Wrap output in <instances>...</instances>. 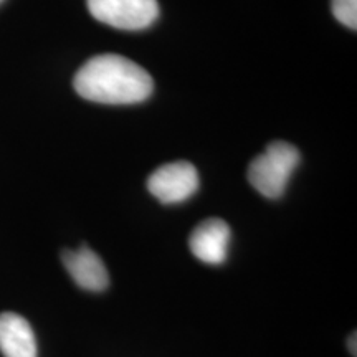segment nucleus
<instances>
[{
    "instance_id": "f257e3e1",
    "label": "nucleus",
    "mask_w": 357,
    "mask_h": 357,
    "mask_svg": "<svg viewBox=\"0 0 357 357\" xmlns=\"http://www.w3.org/2000/svg\"><path fill=\"white\" fill-rule=\"evenodd\" d=\"M75 91L84 100L101 105H136L147 100L154 82L147 71L126 56L89 58L73 78Z\"/></svg>"
},
{
    "instance_id": "9d476101",
    "label": "nucleus",
    "mask_w": 357,
    "mask_h": 357,
    "mask_svg": "<svg viewBox=\"0 0 357 357\" xmlns=\"http://www.w3.org/2000/svg\"><path fill=\"white\" fill-rule=\"evenodd\" d=\"M3 2V0H0V3H2Z\"/></svg>"
},
{
    "instance_id": "7ed1b4c3",
    "label": "nucleus",
    "mask_w": 357,
    "mask_h": 357,
    "mask_svg": "<svg viewBox=\"0 0 357 357\" xmlns=\"http://www.w3.org/2000/svg\"><path fill=\"white\" fill-rule=\"evenodd\" d=\"M86 6L98 22L129 32L149 29L159 17L158 0H86Z\"/></svg>"
},
{
    "instance_id": "423d86ee",
    "label": "nucleus",
    "mask_w": 357,
    "mask_h": 357,
    "mask_svg": "<svg viewBox=\"0 0 357 357\" xmlns=\"http://www.w3.org/2000/svg\"><path fill=\"white\" fill-rule=\"evenodd\" d=\"M61 261L79 288L100 293L109 287V275L105 263L86 245H82L78 250H65L61 253Z\"/></svg>"
},
{
    "instance_id": "20e7f679",
    "label": "nucleus",
    "mask_w": 357,
    "mask_h": 357,
    "mask_svg": "<svg viewBox=\"0 0 357 357\" xmlns=\"http://www.w3.org/2000/svg\"><path fill=\"white\" fill-rule=\"evenodd\" d=\"M147 189L162 204H181L199 189L197 169L185 160L164 164L147 178Z\"/></svg>"
},
{
    "instance_id": "1a4fd4ad",
    "label": "nucleus",
    "mask_w": 357,
    "mask_h": 357,
    "mask_svg": "<svg viewBox=\"0 0 357 357\" xmlns=\"http://www.w3.org/2000/svg\"><path fill=\"white\" fill-rule=\"evenodd\" d=\"M356 333H352V336L349 337V341H347V347H349V351H351V354H352V357H356V354H357V347H356Z\"/></svg>"
},
{
    "instance_id": "6e6552de",
    "label": "nucleus",
    "mask_w": 357,
    "mask_h": 357,
    "mask_svg": "<svg viewBox=\"0 0 357 357\" xmlns=\"http://www.w3.org/2000/svg\"><path fill=\"white\" fill-rule=\"evenodd\" d=\"M333 15L347 29H357V0H331Z\"/></svg>"
},
{
    "instance_id": "f03ea898",
    "label": "nucleus",
    "mask_w": 357,
    "mask_h": 357,
    "mask_svg": "<svg viewBox=\"0 0 357 357\" xmlns=\"http://www.w3.org/2000/svg\"><path fill=\"white\" fill-rule=\"evenodd\" d=\"M300 164V151L287 141H273L248 167V181L266 199L284 194L289 177Z\"/></svg>"
},
{
    "instance_id": "0eeeda50",
    "label": "nucleus",
    "mask_w": 357,
    "mask_h": 357,
    "mask_svg": "<svg viewBox=\"0 0 357 357\" xmlns=\"http://www.w3.org/2000/svg\"><path fill=\"white\" fill-rule=\"evenodd\" d=\"M0 352L3 357H37V337L24 316L17 312L0 314Z\"/></svg>"
},
{
    "instance_id": "39448f33",
    "label": "nucleus",
    "mask_w": 357,
    "mask_h": 357,
    "mask_svg": "<svg viewBox=\"0 0 357 357\" xmlns=\"http://www.w3.org/2000/svg\"><path fill=\"white\" fill-rule=\"evenodd\" d=\"M231 230L222 218H207L190 234L192 255L207 265H222L229 257Z\"/></svg>"
}]
</instances>
